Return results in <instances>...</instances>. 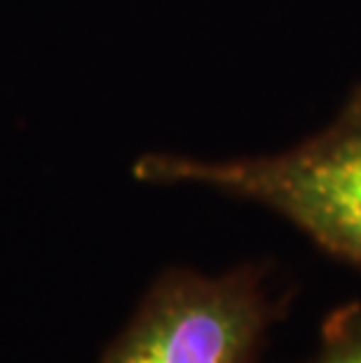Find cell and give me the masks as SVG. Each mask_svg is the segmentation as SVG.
Instances as JSON below:
<instances>
[{
  "label": "cell",
  "mask_w": 361,
  "mask_h": 363,
  "mask_svg": "<svg viewBox=\"0 0 361 363\" xmlns=\"http://www.w3.org/2000/svg\"><path fill=\"white\" fill-rule=\"evenodd\" d=\"M132 174L143 183H193L260 204L361 269V84L331 125L289 150L235 160L145 152Z\"/></svg>",
  "instance_id": "obj_1"
},
{
  "label": "cell",
  "mask_w": 361,
  "mask_h": 363,
  "mask_svg": "<svg viewBox=\"0 0 361 363\" xmlns=\"http://www.w3.org/2000/svg\"><path fill=\"white\" fill-rule=\"evenodd\" d=\"M294 291L277 289L270 262L218 277L169 267L145 291L101 363H258Z\"/></svg>",
  "instance_id": "obj_2"
},
{
  "label": "cell",
  "mask_w": 361,
  "mask_h": 363,
  "mask_svg": "<svg viewBox=\"0 0 361 363\" xmlns=\"http://www.w3.org/2000/svg\"><path fill=\"white\" fill-rule=\"evenodd\" d=\"M307 363H361V303L338 305L321 321L319 347Z\"/></svg>",
  "instance_id": "obj_3"
}]
</instances>
